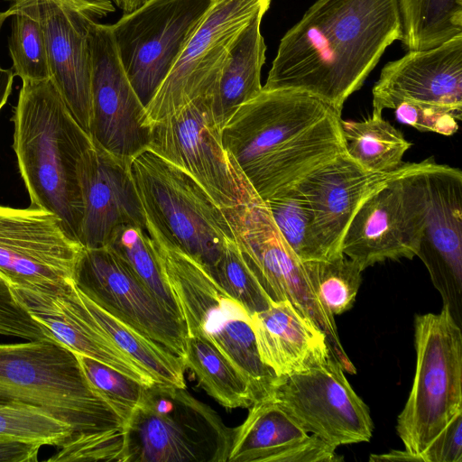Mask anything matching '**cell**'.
<instances>
[{
	"label": "cell",
	"mask_w": 462,
	"mask_h": 462,
	"mask_svg": "<svg viewBox=\"0 0 462 462\" xmlns=\"http://www.w3.org/2000/svg\"><path fill=\"white\" fill-rule=\"evenodd\" d=\"M76 356L89 383L126 424L148 385L91 357L80 354H76Z\"/></svg>",
	"instance_id": "obj_38"
},
{
	"label": "cell",
	"mask_w": 462,
	"mask_h": 462,
	"mask_svg": "<svg viewBox=\"0 0 462 462\" xmlns=\"http://www.w3.org/2000/svg\"><path fill=\"white\" fill-rule=\"evenodd\" d=\"M12 31L8 38L14 76L22 81L51 79L37 0H8Z\"/></svg>",
	"instance_id": "obj_32"
},
{
	"label": "cell",
	"mask_w": 462,
	"mask_h": 462,
	"mask_svg": "<svg viewBox=\"0 0 462 462\" xmlns=\"http://www.w3.org/2000/svg\"><path fill=\"white\" fill-rule=\"evenodd\" d=\"M408 51L437 47L462 33V0H397Z\"/></svg>",
	"instance_id": "obj_31"
},
{
	"label": "cell",
	"mask_w": 462,
	"mask_h": 462,
	"mask_svg": "<svg viewBox=\"0 0 462 462\" xmlns=\"http://www.w3.org/2000/svg\"><path fill=\"white\" fill-rule=\"evenodd\" d=\"M147 231L187 335L211 343L245 378L255 402L271 397L279 377L260 358L249 313L202 265L168 243L148 221Z\"/></svg>",
	"instance_id": "obj_4"
},
{
	"label": "cell",
	"mask_w": 462,
	"mask_h": 462,
	"mask_svg": "<svg viewBox=\"0 0 462 462\" xmlns=\"http://www.w3.org/2000/svg\"><path fill=\"white\" fill-rule=\"evenodd\" d=\"M0 437L58 448L73 439L74 430L42 407L8 402L0 403Z\"/></svg>",
	"instance_id": "obj_36"
},
{
	"label": "cell",
	"mask_w": 462,
	"mask_h": 462,
	"mask_svg": "<svg viewBox=\"0 0 462 462\" xmlns=\"http://www.w3.org/2000/svg\"><path fill=\"white\" fill-rule=\"evenodd\" d=\"M234 429L227 462H340L336 447L308 432L272 397L254 402Z\"/></svg>",
	"instance_id": "obj_23"
},
{
	"label": "cell",
	"mask_w": 462,
	"mask_h": 462,
	"mask_svg": "<svg viewBox=\"0 0 462 462\" xmlns=\"http://www.w3.org/2000/svg\"><path fill=\"white\" fill-rule=\"evenodd\" d=\"M39 406L74 437L48 462H125L126 424L86 378L76 354L50 337L0 343V403Z\"/></svg>",
	"instance_id": "obj_2"
},
{
	"label": "cell",
	"mask_w": 462,
	"mask_h": 462,
	"mask_svg": "<svg viewBox=\"0 0 462 462\" xmlns=\"http://www.w3.org/2000/svg\"><path fill=\"white\" fill-rule=\"evenodd\" d=\"M209 104L199 97L152 125L148 148L189 173L221 208H233L257 194L224 149Z\"/></svg>",
	"instance_id": "obj_11"
},
{
	"label": "cell",
	"mask_w": 462,
	"mask_h": 462,
	"mask_svg": "<svg viewBox=\"0 0 462 462\" xmlns=\"http://www.w3.org/2000/svg\"><path fill=\"white\" fill-rule=\"evenodd\" d=\"M271 0H211L177 61L145 107L152 127L199 97H210L228 53L243 29Z\"/></svg>",
	"instance_id": "obj_10"
},
{
	"label": "cell",
	"mask_w": 462,
	"mask_h": 462,
	"mask_svg": "<svg viewBox=\"0 0 462 462\" xmlns=\"http://www.w3.org/2000/svg\"><path fill=\"white\" fill-rule=\"evenodd\" d=\"M83 248L55 214L0 206V277L8 287H59L74 282Z\"/></svg>",
	"instance_id": "obj_14"
},
{
	"label": "cell",
	"mask_w": 462,
	"mask_h": 462,
	"mask_svg": "<svg viewBox=\"0 0 462 462\" xmlns=\"http://www.w3.org/2000/svg\"><path fill=\"white\" fill-rule=\"evenodd\" d=\"M341 120L332 112L258 166L246 177L256 194L265 201L345 152Z\"/></svg>",
	"instance_id": "obj_26"
},
{
	"label": "cell",
	"mask_w": 462,
	"mask_h": 462,
	"mask_svg": "<svg viewBox=\"0 0 462 462\" xmlns=\"http://www.w3.org/2000/svg\"><path fill=\"white\" fill-rule=\"evenodd\" d=\"M185 389L145 387L126 422L125 462H227L234 429Z\"/></svg>",
	"instance_id": "obj_7"
},
{
	"label": "cell",
	"mask_w": 462,
	"mask_h": 462,
	"mask_svg": "<svg viewBox=\"0 0 462 462\" xmlns=\"http://www.w3.org/2000/svg\"><path fill=\"white\" fill-rule=\"evenodd\" d=\"M402 34L397 0H318L282 38L263 88L303 91L341 113Z\"/></svg>",
	"instance_id": "obj_1"
},
{
	"label": "cell",
	"mask_w": 462,
	"mask_h": 462,
	"mask_svg": "<svg viewBox=\"0 0 462 462\" xmlns=\"http://www.w3.org/2000/svg\"><path fill=\"white\" fill-rule=\"evenodd\" d=\"M420 458L421 462H462V413L436 436Z\"/></svg>",
	"instance_id": "obj_41"
},
{
	"label": "cell",
	"mask_w": 462,
	"mask_h": 462,
	"mask_svg": "<svg viewBox=\"0 0 462 462\" xmlns=\"http://www.w3.org/2000/svg\"><path fill=\"white\" fill-rule=\"evenodd\" d=\"M73 283L59 287L8 288L15 301L40 326L45 337L75 354L99 361L144 385L155 383L146 369L91 324L74 292Z\"/></svg>",
	"instance_id": "obj_18"
},
{
	"label": "cell",
	"mask_w": 462,
	"mask_h": 462,
	"mask_svg": "<svg viewBox=\"0 0 462 462\" xmlns=\"http://www.w3.org/2000/svg\"><path fill=\"white\" fill-rule=\"evenodd\" d=\"M211 276L250 316L273 303L245 263L235 239L225 245Z\"/></svg>",
	"instance_id": "obj_37"
},
{
	"label": "cell",
	"mask_w": 462,
	"mask_h": 462,
	"mask_svg": "<svg viewBox=\"0 0 462 462\" xmlns=\"http://www.w3.org/2000/svg\"><path fill=\"white\" fill-rule=\"evenodd\" d=\"M91 324L121 351L146 369L156 383L186 388L182 360L98 306L73 283Z\"/></svg>",
	"instance_id": "obj_28"
},
{
	"label": "cell",
	"mask_w": 462,
	"mask_h": 462,
	"mask_svg": "<svg viewBox=\"0 0 462 462\" xmlns=\"http://www.w3.org/2000/svg\"><path fill=\"white\" fill-rule=\"evenodd\" d=\"M264 202L284 240L301 262L327 259L310 205L297 184Z\"/></svg>",
	"instance_id": "obj_34"
},
{
	"label": "cell",
	"mask_w": 462,
	"mask_h": 462,
	"mask_svg": "<svg viewBox=\"0 0 462 462\" xmlns=\"http://www.w3.org/2000/svg\"><path fill=\"white\" fill-rule=\"evenodd\" d=\"M78 177L84 207L79 242L84 248L107 245L113 232L121 225L147 229L130 161L93 143L79 162Z\"/></svg>",
	"instance_id": "obj_19"
},
{
	"label": "cell",
	"mask_w": 462,
	"mask_h": 462,
	"mask_svg": "<svg viewBox=\"0 0 462 462\" xmlns=\"http://www.w3.org/2000/svg\"><path fill=\"white\" fill-rule=\"evenodd\" d=\"M405 163L392 172H375L359 165L345 152L295 183L310 205L327 259L343 254L342 240L358 208L401 175Z\"/></svg>",
	"instance_id": "obj_20"
},
{
	"label": "cell",
	"mask_w": 462,
	"mask_h": 462,
	"mask_svg": "<svg viewBox=\"0 0 462 462\" xmlns=\"http://www.w3.org/2000/svg\"><path fill=\"white\" fill-rule=\"evenodd\" d=\"M14 150L32 208L55 214L79 242L83 200L78 164L93 144L51 79L23 81L13 116Z\"/></svg>",
	"instance_id": "obj_3"
},
{
	"label": "cell",
	"mask_w": 462,
	"mask_h": 462,
	"mask_svg": "<svg viewBox=\"0 0 462 462\" xmlns=\"http://www.w3.org/2000/svg\"><path fill=\"white\" fill-rule=\"evenodd\" d=\"M401 175L361 205L344 235L342 254L363 271L386 260H411L416 254Z\"/></svg>",
	"instance_id": "obj_24"
},
{
	"label": "cell",
	"mask_w": 462,
	"mask_h": 462,
	"mask_svg": "<svg viewBox=\"0 0 462 462\" xmlns=\"http://www.w3.org/2000/svg\"><path fill=\"white\" fill-rule=\"evenodd\" d=\"M12 16V13L7 10L0 12V31L4 22ZM14 73L13 69H4L0 66V110L7 102L11 94Z\"/></svg>",
	"instance_id": "obj_44"
},
{
	"label": "cell",
	"mask_w": 462,
	"mask_h": 462,
	"mask_svg": "<svg viewBox=\"0 0 462 462\" xmlns=\"http://www.w3.org/2000/svg\"><path fill=\"white\" fill-rule=\"evenodd\" d=\"M184 368L190 370L199 384L226 409L249 408L254 396L245 378L208 341L187 335Z\"/></svg>",
	"instance_id": "obj_30"
},
{
	"label": "cell",
	"mask_w": 462,
	"mask_h": 462,
	"mask_svg": "<svg viewBox=\"0 0 462 462\" xmlns=\"http://www.w3.org/2000/svg\"><path fill=\"white\" fill-rule=\"evenodd\" d=\"M334 111L326 102L303 91L263 88L241 105L221 129L222 145L246 178Z\"/></svg>",
	"instance_id": "obj_16"
},
{
	"label": "cell",
	"mask_w": 462,
	"mask_h": 462,
	"mask_svg": "<svg viewBox=\"0 0 462 462\" xmlns=\"http://www.w3.org/2000/svg\"><path fill=\"white\" fill-rule=\"evenodd\" d=\"M373 110L363 121L341 120L346 152L365 169L375 172H392L405 162L402 157L412 145L402 132Z\"/></svg>",
	"instance_id": "obj_29"
},
{
	"label": "cell",
	"mask_w": 462,
	"mask_h": 462,
	"mask_svg": "<svg viewBox=\"0 0 462 462\" xmlns=\"http://www.w3.org/2000/svg\"><path fill=\"white\" fill-rule=\"evenodd\" d=\"M372 93L373 110L382 113L404 101L462 109V33L388 62Z\"/></svg>",
	"instance_id": "obj_21"
},
{
	"label": "cell",
	"mask_w": 462,
	"mask_h": 462,
	"mask_svg": "<svg viewBox=\"0 0 462 462\" xmlns=\"http://www.w3.org/2000/svg\"><path fill=\"white\" fill-rule=\"evenodd\" d=\"M92 142L130 161L149 147L152 127L145 106L133 88L120 60L111 25L90 21Z\"/></svg>",
	"instance_id": "obj_15"
},
{
	"label": "cell",
	"mask_w": 462,
	"mask_h": 462,
	"mask_svg": "<svg viewBox=\"0 0 462 462\" xmlns=\"http://www.w3.org/2000/svg\"><path fill=\"white\" fill-rule=\"evenodd\" d=\"M107 245L131 268L160 303L183 321L147 229L131 224L121 225L113 232Z\"/></svg>",
	"instance_id": "obj_33"
},
{
	"label": "cell",
	"mask_w": 462,
	"mask_h": 462,
	"mask_svg": "<svg viewBox=\"0 0 462 462\" xmlns=\"http://www.w3.org/2000/svg\"><path fill=\"white\" fill-rule=\"evenodd\" d=\"M120 2H123V3H126V4H138V3H142L145 0H118Z\"/></svg>",
	"instance_id": "obj_46"
},
{
	"label": "cell",
	"mask_w": 462,
	"mask_h": 462,
	"mask_svg": "<svg viewBox=\"0 0 462 462\" xmlns=\"http://www.w3.org/2000/svg\"><path fill=\"white\" fill-rule=\"evenodd\" d=\"M0 335L25 340L40 339L44 334L40 326L14 299L0 277Z\"/></svg>",
	"instance_id": "obj_40"
},
{
	"label": "cell",
	"mask_w": 462,
	"mask_h": 462,
	"mask_svg": "<svg viewBox=\"0 0 462 462\" xmlns=\"http://www.w3.org/2000/svg\"><path fill=\"white\" fill-rule=\"evenodd\" d=\"M76 286L98 306L183 360L187 329L108 246L83 248Z\"/></svg>",
	"instance_id": "obj_13"
},
{
	"label": "cell",
	"mask_w": 462,
	"mask_h": 462,
	"mask_svg": "<svg viewBox=\"0 0 462 462\" xmlns=\"http://www.w3.org/2000/svg\"><path fill=\"white\" fill-rule=\"evenodd\" d=\"M264 14L255 15L237 36L209 97L212 118L220 131L241 105L263 89L266 45L261 23Z\"/></svg>",
	"instance_id": "obj_27"
},
{
	"label": "cell",
	"mask_w": 462,
	"mask_h": 462,
	"mask_svg": "<svg viewBox=\"0 0 462 462\" xmlns=\"http://www.w3.org/2000/svg\"><path fill=\"white\" fill-rule=\"evenodd\" d=\"M416 245L433 285L462 324V171L433 158L406 163L400 176Z\"/></svg>",
	"instance_id": "obj_6"
},
{
	"label": "cell",
	"mask_w": 462,
	"mask_h": 462,
	"mask_svg": "<svg viewBox=\"0 0 462 462\" xmlns=\"http://www.w3.org/2000/svg\"><path fill=\"white\" fill-rule=\"evenodd\" d=\"M84 17L97 22L116 11L112 0H58Z\"/></svg>",
	"instance_id": "obj_43"
},
{
	"label": "cell",
	"mask_w": 462,
	"mask_h": 462,
	"mask_svg": "<svg viewBox=\"0 0 462 462\" xmlns=\"http://www.w3.org/2000/svg\"><path fill=\"white\" fill-rule=\"evenodd\" d=\"M302 263L315 293L333 316L354 306L363 272L355 261L341 254Z\"/></svg>",
	"instance_id": "obj_35"
},
{
	"label": "cell",
	"mask_w": 462,
	"mask_h": 462,
	"mask_svg": "<svg viewBox=\"0 0 462 462\" xmlns=\"http://www.w3.org/2000/svg\"><path fill=\"white\" fill-rule=\"evenodd\" d=\"M241 255L273 302L301 309L315 293L302 262L279 231L265 202L254 196L245 204L222 208Z\"/></svg>",
	"instance_id": "obj_17"
},
{
	"label": "cell",
	"mask_w": 462,
	"mask_h": 462,
	"mask_svg": "<svg viewBox=\"0 0 462 462\" xmlns=\"http://www.w3.org/2000/svg\"><path fill=\"white\" fill-rule=\"evenodd\" d=\"M250 319L260 358L278 377L334 357L325 335L289 301L273 302Z\"/></svg>",
	"instance_id": "obj_25"
},
{
	"label": "cell",
	"mask_w": 462,
	"mask_h": 462,
	"mask_svg": "<svg viewBox=\"0 0 462 462\" xmlns=\"http://www.w3.org/2000/svg\"><path fill=\"white\" fill-rule=\"evenodd\" d=\"M210 4L211 0H147L110 24L124 69L145 107Z\"/></svg>",
	"instance_id": "obj_9"
},
{
	"label": "cell",
	"mask_w": 462,
	"mask_h": 462,
	"mask_svg": "<svg viewBox=\"0 0 462 462\" xmlns=\"http://www.w3.org/2000/svg\"><path fill=\"white\" fill-rule=\"evenodd\" d=\"M40 448L33 443L0 437V462H35Z\"/></svg>",
	"instance_id": "obj_42"
},
{
	"label": "cell",
	"mask_w": 462,
	"mask_h": 462,
	"mask_svg": "<svg viewBox=\"0 0 462 462\" xmlns=\"http://www.w3.org/2000/svg\"><path fill=\"white\" fill-rule=\"evenodd\" d=\"M130 171L147 221L211 275L234 236L223 209L189 173L146 148Z\"/></svg>",
	"instance_id": "obj_5"
},
{
	"label": "cell",
	"mask_w": 462,
	"mask_h": 462,
	"mask_svg": "<svg viewBox=\"0 0 462 462\" xmlns=\"http://www.w3.org/2000/svg\"><path fill=\"white\" fill-rule=\"evenodd\" d=\"M51 80L80 126L91 123L90 21L58 0H37Z\"/></svg>",
	"instance_id": "obj_22"
},
{
	"label": "cell",
	"mask_w": 462,
	"mask_h": 462,
	"mask_svg": "<svg viewBox=\"0 0 462 462\" xmlns=\"http://www.w3.org/2000/svg\"><path fill=\"white\" fill-rule=\"evenodd\" d=\"M398 121L410 125L420 132H433L449 136L458 129V122L462 119V109L404 101L394 108Z\"/></svg>",
	"instance_id": "obj_39"
},
{
	"label": "cell",
	"mask_w": 462,
	"mask_h": 462,
	"mask_svg": "<svg viewBox=\"0 0 462 462\" xmlns=\"http://www.w3.org/2000/svg\"><path fill=\"white\" fill-rule=\"evenodd\" d=\"M271 397L307 432L336 448L368 442L372 437L369 408L334 357L309 370L279 377Z\"/></svg>",
	"instance_id": "obj_12"
},
{
	"label": "cell",
	"mask_w": 462,
	"mask_h": 462,
	"mask_svg": "<svg viewBox=\"0 0 462 462\" xmlns=\"http://www.w3.org/2000/svg\"><path fill=\"white\" fill-rule=\"evenodd\" d=\"M369 461H417L420 459L408 452L407 450H396L393 449L388 453L384 454H372L369 457Z\"/></svg>",
	"instance_id": "obj_45"
},
{
	"label": "cell",
	"mask_w": 462,
	"mask_h": 462,
	"mask_svg": "<svg viewBox=\"0 0 462 462\" xmlns=\"http://www.w3.org/2000/svg\"><path fill=\"white\" fill-rule=\"evenodd\" d=\"M414 346L413 383L396 430L421 462L420 454L462 413V332L448 308L415 316Z\"/></svg>",
	"instance_id": "obj_8"
}]
</instances>
